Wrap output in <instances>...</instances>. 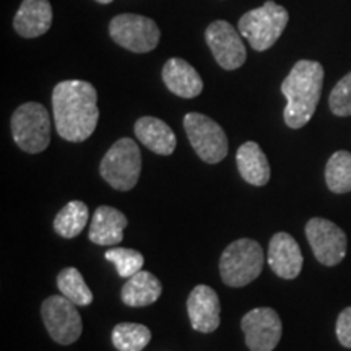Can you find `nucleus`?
Listing matches in <instances>:
<instances>
[{
  "label": "nucleus",
  "mask_w": 351,
  "mask_h": 351,
  "mask_svg": "<svg viewBox=\"0 0 351 351\" xmlns=\"http://www.w3.org/2000/svg\"><path fill=\"white\" fill-rule=\"evenodd\" d=\"M135 135L148 150L168 156L176 150V135L171 127L156 117L145 116L135 122Z\"/></svg>",
  "instance_id": "obj_18"
},
{
  "label": "nucleus",
  "mask_w": 351,
  "mask_h": 351,
  "mask_svg": "<svg viewBox=\"0 0 351 351\" xmlns=\"http://www.w3.org/2000/svg\"><path fill=\"white\" fill-rule=\"evenodd\" d=\"M324 85V67L315 60H300L282 83L288 104L283 119L289 129H301L313 119Z\"/></svg>",
  "instance_id": "obj_2"
},
{
  "label": "nucleus",
  "mask_w": 351,
  "mask_h": 351,
  "mask_svg": "<svg viewBox=\"0 0 351 351\" xmlns=\"http://www.w3.org/2000/svg\"><path fill=\"white\" fill-rule=\"evenodd\" d=\"M328 106L330 111L339 117L351 116V72L341 78V80L333 86L328 96Z\"/></svg>",
  "instance_id": "obj_26"
},
{
  "label": "nucleus",
  "mask_w": 351,
  "mask_h": 351,
  "mask_svg": "<svg viewBox=\"0 0 351 351\" xmlns=\"http://www.w3.org/2000/svg\"><path fill=\"white\" fill-rule=\"evenodd\" d=\"M306 238L319 263L327 267H335L343 261L346 256V239L345 231L330 219L311 218L306 225Z\"/></svg>",
  "instance_id": "obj_10"
},
{
  "label": "nucleus",
  "mask_w": 351,
  "mask_h": 351,
  "mask_svg": "<svg viewBox=\"0 0 351 351\" xmlns=\"http://www.w3.org/2000/svg\"><path fill=\"white\" fill-rule=\"evenodd\" d=\"M109 34L114 43L137 54L155 49L161 38L155 21L137 13H121L114 16L109 23Z\"/></svg>",
  "instance_id": "obj_8"
},
{
  "label": "nucleus",
  "mask_w": 351,
  "mask_h": 351,
  "mask_svg": "<svg viewBox=\"0 0 351 351\" xmlns=\"http://www.w3.org/2000/svg\"><path fill=\"white\" fill-rule=\"evenodd\" d=\"M88 218L90 212L86 204H83L82 200H72L56 215L54 230L65 239L77 238L88 225Z\"/></svg>",
  "instance_id": "obj_21"
},
{
  "label": "nucleus",
  "mask_w": 351,
  "mask_h": 351,
  "mask_svg": "<svg viewBox=\"0 0 351 351\" xmlns=\"http://www.w3.org/2000/svg\"><path fill=\"white\" fill-rule=\"evenodd\" d=\"M98 3H103V5H106V3H111L112 0H96Z\"/></svg>",
  "instance_id": "obj_28"
},
{
  "label": "nucleus",
  "mask_w": 351,
  "mask_h": 351,
  "mask_svg": "<svg viewBox=\"0 0 351 351\" xmlns=\"http://www.w3.org/2000/svg\"><path fill=\"white\" fill-rule=\"evenodd\" d=\"M127 226L125 215L117 208L101 205L91 218L88 238L98 245H117L124 239Z\"/></svg>",
  "instance_id": "obj_17"
},
{
  "label": "nucleus",
  "mask_w": 351,
  "mask_h": 351,
  "mask_svg": "<svg viewBox=\"0 0 351 351\" xmlns=\"http://www.w3.org/2000/svg\"><path fill=\"white\" fill-rule=\"evenodd\" d=\"M12 135L20 150L41 153L51 143V117L39 103H25L12 116Z\"/></svg>",
  "instance_id": "obj_6"
},
{
  "label": "nucleus",
  "mask_w": 351,
  "mask_h": 351,
  "mask_svg": "<svg viewBox=\"0 0 351 351\" xmlns=\"http://www.w3.org/2000/svg\"><path fill=\"white\" fill-rule=\"evenodd\" d=\"M326 182L333 194L351 192V153L335 152L326 166Z\"/></svg>",
  "instance_id": "obj_22"
},
{
  "label": "nucleus",
  "mask_w": 351,
  "mask_h": 351,
  "mask_svg": "<svg viewBox=\"0 0 351 351\" xmlns=\"http://www.w3.org/2000/svg\"><path fill=\"white\" fill-rule=\"evenodd\" d=\"M101 178L116 191H132L142 173V153L132 138H121L103 156L99 165Z\"/></svg>",
  "instance_id": "obj_5"
},
{
  "label": "nucleus",
  "mask_w": 351,
  "mask_h": 351,
  "mask_svg": "<svg viewBox=\"0 0 351 351\" xmlns=\"http://www.w3.org/2000/svg\"><path fill=\"white\" fill-rule=\"evenodd\" d=\"M289 21L285 7L267 0L262 7L244 13L239 19V32L257 52L270 49L282 36Z\"/></svg>",
  "instance_id": "obj_4"
},
{
  "label": "nucleus",
  "mask_w": 351,
  "mask_h": 351,
  "mask_svg": "<svg viewBox=\"0 0 351 351\" xmlns=\"http://www.w3.org/2000/svg\"><path fill=\"white\" fill-rule=\"evenodd\" d=\"M150 328L142 324L122 322L117 324L112 330V345L119 351H142L150 343Z\"/></svg>",
  "instance_id": "obj_23"
},
{
  "label": "nucleus",
  "mask_w": 351,
  "mask_h": 351,
  "mask_svg": "<svg viewBox=\"0 0 351 351\" xmlns=\"http://www.w3.org/2000/svg\"><path fill=\"white\" fill-rule=\"evenodd\" d=\"M57 287L60 293L77 306H90L93 302V293L88 288L80 271L75 267H67L57 276Z\"/></svg>",
  "instance_id": "obj_24"
},
{
  "label": "nucleus",
  "mask_w": 351,
  "mask_h": 351,
  "mask_svg": "<svg viewBox=\"0 0 351 351\" xmlns=\"http://www.w3.org/2000/svg\"><path fill=\"white\" fill-rule=\"evenodd\" d=\"M187 313L192 328L202 333H212L219 327V298L213 288L199 285L187 300Z\"/></svg>",
  "instance_id": "obj_13"
},
{
  "label": "nucleus",
  "mask_w": 351,
  "mask_h": 351,
  "mask_svg": "<svg viewBox=\"0 0 351 351\" xmlns=\"http://www.w3.org/2000/svg\"><path fill=\"white\" fill-rule=\"evenodd\" d=\"M104 257H106V261L114 263L117 274L122 278H130V276L138 274L145 263L143 256L138 251H135V249L114 247L106 251Z\"/></svg>",
  "instance_id": "obj_25"
},
{
  "label": "nucleus",
  "mask_w": 351,
  "mask_h": 351,
  "mask_svg": "<svg viewBox=\"0 0 351 351\" xmlns=\"http://www.w3.org/2000/svg\"><path fill=\"white\" fill-rule=\"evenodd\" d=\"M163 82L171 93L179 98H197L204 90V82L199 72L187 60L173 57L163 67Z\"/></svg>",
  "instance_id": "obj_16"
},
{
  "label": "nucleus",
  "mask_w": 351,
  "mask_h": 351,
  "mask_svg": "<svg viewBox=\"0 0 351 351\" xmlns=\"http://www.w3.org/2000/svg\"><path fill=\"white\" fill-rule=\"evenodd\" d=\"M205 39L218 65L225 70L243 67L247 52L239 33L225 20H217L205 29Z\"/></svg>",
  "instance_id": "obj_12"
},
{
  "label": "nucleus",
  "mask_w": 351,
  "mask_h": 351,
  "mask_svg": "<svg viewBox=\"0 0 351 351\" xmlns=\"http://www.w3.org/2000/svg\"><path fill=\"white\" fill-rule=\"evenodd\" d=\"M263 249L254 239L241 238L231 243L219 257V275L223 283L231 288L249 285L262 274Z\"/></svg>",
  "instance_id": "obj_3"
},
{
  "label": "nucleus",
  "mask_w": 351,
  "mask_h": 351,
  "mask_svg": "<svg viewBox=\"0 0 351 351\" xmlns=\"http://www.w3.org/2000/svg\"><path fill=\"white\" fill-rule=\"evenodd\" d=\"M245 345L251 351H274L282 340V319L271 307H256L241 320Z\"/></svg>",
  "instance_id": "obj_11"
},
{
  "label": "nucleus",
  "mask_w": 351,
  "mask_h": 351,
  "mask_svg": "<svg viewBox=\"0 0 351 351\" xmlns=\"http://www.w3.org/2000/svg\"><path fill=\"white\" fill-rule=\"evenodd\" d=\"M184 130L197 156L208 165H217L228 155V137L221 125L200 112H189L184 117Z\"/></svg>",
  "instance_id": "obj_7"
},
{
  "label": "nucleus",
  "mask_w": 351,
  "mask_h": 351,
  "mask_svg": "<svg viewBox=\"0 0 351 351\" xmlns=\"http://www.w3.org/2000/svg\"><path fill=\"white\" fill-rule=\"evenodd\" d=\"M163 287L161 282L150 271L140 270L130 278H127L121 291V298L125 306L130 307H145L158 301L161 296Z\"/></svg>",
  "instance_id": "obj_20"
},
{
  "label": "nucleus",
  "mask_w": 351,
  "mask_h": 351,
  "mask_svg": "<svg viewBox=\"0 0 351 351\" xmlns=\"http://www.w3.org/2000/svg\"><path fill=\"white\" fill-rule=\"evenodd\" d=\"M52 111L60 137L73 143L85 142L93 135L99 119L96 88L85 80L57 83L52 91Z\"/></svg>",
  "instance_id": "obj_1"
},
{
  "label": "nucleus",
  "mask_w": 351,
  "mask_h": 351,
  "mask_svg": "<svg viewBox=\"0 0 351 351\" xmlns=\"http://www.w3.org/2000/svg\"><path fill=\"white\" fill-rule=\"evenodd\" d=\"M41 315L51 339L59 345H72L80 339L83 324L77 304L64 295L47 298L41 306Z\"/></svg>",
  "instance_id": "obj_9"
},
{
  "label": "nucleus",
  "mask_w": 351,
  "mask_h": 351,
  "mask_svg": "<svg viewBox=\"0 0 351 351\" xmlns=\"http://www.w3.org/2000/svg\"><path fill=\"white\" fill-rule=\"evenodd\" d=\"M302 257L300 244L288 232H276L269 244V265L275 275L283 280H295L302 270Z\"/></svg>",
  "instance_id": "obj_14"
},
{
  "label": "nucleus",
  "mask_w": 351,
  "mask_h": 351,
  "mask_svg": "<svg viewBox=\"0 0 351 351\" xmlns=\"http://www.w3.org/2000/svg\"><path fill=\"white\" fill-rule=\"evenodd\" d=\"M337 339L345 348H351V306L343 309L337 319Z\"/></svg>",
  "instance_id": "obj_27"
},
{
  "label": "nucleus",
  "mask_w": 351,
  "mask_h": 351,
  "mask_svg": "<svg viewBox=\"0 0 351 351\" xmlns=\"http://www.w3.org/2000/svg\"><path fill=\"white\" fill-rule=\"evenodd\" d=\"M241 178L251 186L262 187L270 181V165L265 153L256 142H245L236 153Z\"/></svg>",
  "instance_id": "obj_19"
},
{
  "label": "nucleus",
  "mask_w": 351,
  "mask_h": 351,
  "mask_svg": "<svg viewBox=\"0 0 351 351\" xmlns=\"http://www.w3.org/2000/svg\"><path fill=\"white\" fill-rule=\"evenodd\" d=\"M52 25L49 0H23L13 19V28L21 38L33 39L46 34Z\"/></svg>",
  "instance_id": "obj_15"
}]
</instances>
